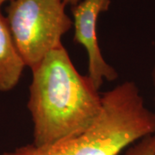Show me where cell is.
<instances>
[{
  "label": "cell",
  "instance_id": "1",
  "mask_svg": "<svg viewBox=\"0 0 155 155\" xmlns=\"http://www.w3.org/2000/svg\"><path fill=\"white\" fill-rule=\"evenodd\" d=\"M32 70L28 108L36 147L54 144L86 130L99 116L102 97L78 72L63 45Z\"/></svg>",
  "mask_w": 155,
  "mask_h": 155
},
{
  "label": "cell",
  "instance_id": "2",
  "mask_svg": "<svg viewBox=\"0 0 155 155\" xmlns=\"http://www.w3.org/2000/svg\"><path fill=\"white\" fill-rule=\"evenodd\" d=\"M102 110L81 134L54 144L19 147L2 155H118L155 134V113L145 105L136 84L126 81L102 96Z\"/></svg>",
  "mask_w": 155,
  "mask_h": 155
},
{
  "label": "cell",
  "instance_id": "3",
  "mask_svg": "<svg viewBox=\"0 0 155 155\" xmlns=\"http://www.w3.org/2000/svg\"><path fill=\"white\" fill-rule=\"evenodd\" d=\"M63 0H11L5 20L25 67L33 69L62 46L61 37L72 28Z\"/></svg>",
  "mask_w": 155,
  "mask_h": 155
},
{
  "label": "cell",
  "instance_id": "4",
  "mask_svg": "<svg viewBox=\"0 0 155 155\" xmlns=\"http://www.w3.org/2000/svg\"><path fill=\"white\" fill-rule=\"evenodd\" d=\"M110 0H81L72 7L75 41L84 46L89 60L88 77L97 91L104 78L115 80L118 74L104 59L97 38V21L101 12L107 11Z\"/></svg>",
  "mask_w": 155,
  "mask_h": 155
},
{
  "label": "cell",
  "instance_id": "5",
  "mask_svg": "<svg viewBox=\"0 0 155 155\" xmlns=\"http://www.w3.org/2000/svg\"><path fill=\"white\" fill-rule=\"evenodd\" d=\"M24 67L5 17L0 11V91H9L14 88L20 80Z\"/></svg>",
  "mask_w": 155,
  "mask_h": 155
},
{
  "label": "cell",
  "instance_id": "6",
  "mask_svg": "<svg viewBox=\"0 0 155 155\" xmlns=\"http://www.w3.org/2000/svg\"><path fill=\"white\" fill-rule=\"evenodd\" d=\"M125 155H155V134L140 139L127 150Z\"/></svg>",
  "mask_w": 155,
  "mask_h": 155
},
{
  "label": "cell",
  "instance_id": "7",
  "mask_svg": "<svg viewBox=\"0 0 155 155\" xmlns=\"http://www.w3.org/2000/svg\"><path fill=\"white\" fill-rule=\"evenodd\" d=\"M63 1L66 5H70L72 7V6H75L76 5H78L81 0H63Z\"/></svg>",
  "mask_w": 155,
  "mask_h": 155
},
{
  "label": "cell",
  "instance_id": "8",
  "mask_svg": "<svg viewBox=\"0 0 155 155\" xmlns=\"http://www.w3.org/2000/svg\"><path fill=\"white\" fill-rule=\"evenodd\" d=\"M153 86H154V90H155V64L154 67H153ZM155 99V97H154Z\"/></svg>",
  "mask_w": 155,
  "mask_h": 155
},
{
  "label": "cell",
  "instance_id": "9",
  "mask_svg": "<svg viewBox=\"0 0 155 155\" xmlns=\"http://www.w3.org/2000/svg\"><path fill=\"white\" fill-rule=\"evenodd\" d=\"M7 1H11V0H0V6L2 5L4 3H5V2H7Z\"/></svg>",
  "mask_w": 155,
  "mask_h": 155
}]
</instances>
